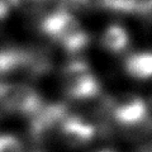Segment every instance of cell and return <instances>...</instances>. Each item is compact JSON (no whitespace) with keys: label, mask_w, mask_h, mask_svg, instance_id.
Listing matches in <instances>:
<instances>
[{"label":"cell","mask_w":152,"mask_h":152,"mask_svg":"<svg viewBox=\"0 0 152 152\" xmlns=\"http://www.w3.org/2000/svg\"><path fill=\"white\" fill-rule=\"evenodd\" d=\"M107 107L110 108L114 121L127 132L141 134V131H148V108L143 99L136 95H122L107 102Z\"/></svg>","instance_id":"cell-1"},{"label":"cell","mask_w":152,"mask_h":152,"mask_svg":"<svg viewBox=\"0 0 152 152\" xmlns=\"http://www.w3.org/2000/svg\"><path fill=\"white\" fill-rule=\"evenodd\" d=\"M64 80L65 91L71 100H91L100 94V84L85 61L69 62L64 69Z\"/></svg>","instance_id":"cell-2"},{"label":"cell","mask_w":152,"mask_h":152,"mask_svg":"<svg viewBox=\"0 0 152 152\" xmlns=\"http://www.w3.org/2000/svg\"><path fill=\"white\" fill-rule=\"evenodd\" d=\"M0 105L9 112L32 117L42 108L43 100L28 85L0 83Z\"/></svg>","instance_id":"cell-3"},{"label":"cell","mask_w":152,"mask_h":152,"mask_svg":"<svg viewBox=\"0 0 152 152\" xmlns=\"http://www.w3.org/2000/svg\"><path fill=\"white\" fill-rule=\"evenodd\" d=\"M67 117V107L62 103L43 104L36 114L31 117V134L36 141L46 140Z\"/></svg>","instance_id":"cell-4"},{"label":"cell","mask_w":152,"mask_h":152,"mask_svg":"<svg viewBox=\"0 0 152 152\" xmlns=\"http://www.w3.org/2000/svg\"><path fill=\"white\" fill-rule=\"evenodd\" d=\"M41 29L51 39L62 45L65 41L83 32L84 28L77 18L71 13L66 10H56L42 20Z\"/></svg>","instance_id":"cell-5"},{"label":"cell","mask_w":152,"mask_h":152,"mask_svg":"<svg viewBox=\"0 0 152 152\" xmlns=\"http://www.w3.org/2000/svg\"><path fill=\"white\" fill-rule=\"evenodd\" d=\"M58 131L66 143L72 147H81L90 143L96 134L95 126L80 115H67L61 123Z\"/></svg>","instance_id":"cell-6"},{"label":"cell","mask_w":152,"mask_h":152,"mask_svg":"<svg viewBox=\"0 0 152 152\" xmlns=\"http://www.w3.org/2000/svg\"><path fill=\"white\" fill-rule=\"evenodd\" d=\"M32 51L22 48H3L0 50V75H8L18 70L29 67Z\"/></svg>","instance_id":"cell-7"},{"label":"cell","mask_w":152,"mask_h":152,"mask_svg":"<svg viewBox=\"0 0 152 152\" xmlns=\"http://www.w3.org/2000/svg\"><path fill=\"white\" fill-rule=\"evenodd\" d=\"M99 8L126 14H150L151 0H100Z\"/></svg>","instance_id":"cell-8"},{"label":"cell","mask_w":152,"mask_h":152,"mask_svg":"<svg viewBox=\"0 0 152 152\" xmlns=\"http://www.w3.org/2000/svg\"><path fill=\"white\" fill-rule=\"evenodd\" d=\"M127 74L137 80H147L152 74V56L150 52L133 53L126 60Z\"/></svg>","instance_id":"cell-9"},{"label":"cell","mask_w":152,"mask_h":152,"mask_svg":"<svg viewBox=\"0 0 152 152\" xmlns=\"http://www.w3.org/2000/svg\"><path fill=\"white\" fill-rule=\"evenodd\" d=\"M128 33L123 27L112 24L109 26L102 37V46L105 50L118 53L127 48L128 46Z\"/></svg>","instance_id":"cell-10"},{"label":"cell","mask_w":152,"mask_h":152,"mask_svg":"<svg viewBox=\"0 0 152 152\" xmlns=\"http://www.w3.org/2000/svg\"><path fill=\"white\" fill-rule=\"evenodd\" d=\"M0 152H24L23 145L12 134H0Z\"/></svg>","instance_id":"cell-11"},{"label":"cell","mask_w":152,"mask_h":152,"mask_svg":"<svg viewBox=\"0 0 152 152\" xmlns=\"http://www.w3.org/2000/svg\"><path fill=\"white\" fill-rule=\"evenodd\" d=\"M10 5L12 4L9 3V0H0V20H3L8 15Z\"/></svg>","instance_id":"cell-12"},{"label":"cell","mask_w":152,"mask_h":152,"mask_svg":"<svg viewBox=\"0 0 152 152\" xmlns=\"http://www.w3.org/2000/svg\"><path fill=\"white\" fill-rule=\"evenodd\" d=\"M99 152H114V151H110V150H104V151H99Z\"/></svg>","instance_id":"cell-13"}]
</instances>
